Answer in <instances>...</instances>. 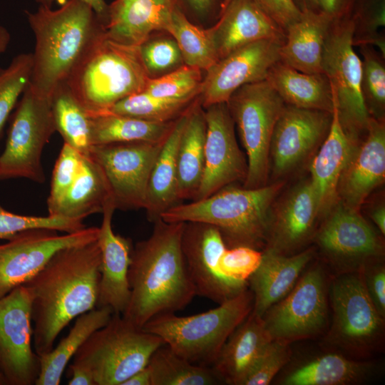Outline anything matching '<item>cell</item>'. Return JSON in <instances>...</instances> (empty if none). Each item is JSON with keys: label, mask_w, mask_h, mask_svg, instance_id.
Returning <instances> with one entry per match:
<instances>
[{"label": "cell", "mask_w": 385, "mask_h": 385, "mask_svg": "<svg viewBox=\"0 0 385 385\" xmlns=\"http://www.w3.org/2000/svg\"><path fill=\"white\" fill-rule=\"evenodd\" d=\"M101 260L98 239L68 246L23 284L30 297L33 343L38 356L51 351L73 319L96 307Z\"/></svg>", "instance_id": "obj_1"}, {"label": "cell", "mask_w": 385, "mask_h": 385, "mask_svg": "<svg viewBox=\"0 0 385 385\" xmlns=\"http://www.w3.org/2000/svg\"><path fill=\"white\" fill-rule=\"evenodd\" d=\"M154 223L150 236L133 247L128 270L130 297L122 316L138 328L183 309L196 295L182 250L185 222Z\"/></svg>", "instance_id": "obj_2"}, {"label": "cell", "mask_w": 385, "mask_h": 385, "mask_svg": "<svg viewBox=\"0 0 385 385\" xmlns=\"http://www.w3.org/2000/svg\"><path fill=\"white\" fill-rule=\"evenodd\" d=\"M26 14L35 36L29 86L51 98L104 34V24L82 0H67L56 9L39 6Z\"/></svg>", "instance_id": "obj_3"}, {"label": "cell", "mask_w": 385, "mask_h": 385, "mask_svg": "<svg viewBox=\"0 0 385 385\" xmlns=\"http://www.w3.org/2000/svg\"><path fill=\"white\" fill-rule=\"evenodd\" d=\"M276 183L256 188L227 185L211 195L177 204L160 217L168 222H202L217 227L227 247L247 246L257 250L267 244L270 207L282 188Z\"/></svg>", "instance_id": "obj_4"}, {"label": "cell", "mask_w": 385, "mask_h": 385, "mask_svg": "<svg viewBox=\"0 0 385 385\" xmlns=\"http://www.w3.org/2000/svg\"><path fill=\"white\" fill-rule=\"evenodd\" d=\"M150 79L138 46L101 36L66 82L90 113L107 111L132 94L143 91Z\"/></svg>", "instance_id": "obj_5"}, {"label": "cell", "mask_w": 385, "mask_h": 385, "mask_svg": "<svg viewBox=\"0 0 385 385\" xmlns=\"http://www.w3.org/2000/svg\"><path fill=\"white\" fill-rule=\"evenodd\" d=\"M253 300L247 288L207 312L185 317L159 314L142 329L160 337L187 361L211 366L230 335L252 312Z\"/></svg>", "instance_id": "obj_6"}, {"label": "cell", "mask_w": 385, "mask_h": 385, "mask_svg": "<svg viewBox=\"0 0 385 385\" xmlns=\"http://www.w3.org/2000/svg\"><path fill=\"white\" fill-rule=\"evenodd\" d=\"M163 340L113 313L78 349L73 362L92 375L95 385H122L145 367Z\"/></svg>", "instance_id": "obj_7"}, {"label": "cell", "mask_w": 385, "mask_h": 385, "mask_svg": "<svg viewBox=\"0 0 385 385\" xmlns=\"http://www.w3.org/2000/svg\"><path fill=\"white\" fill-rule=\"evenodd\" d=\"M226 104L247 157L244 187L265 186L273 131L286 104L266 79L240 87Z\"/></svg>", "instance_id": "obj_8"}, {"label": "cell", "mask_w": 385, "mask_h": 385, "mask_svg": "<svg viewBox=\"0 0 385 385\" xmlns=\"http://www.w3.org/2000/svg\"><path fill=\"white\" fill-rule=\"evenodd\" d=\"M354 26L350 16L334 19L322 54V71L332 90L341 125L356 143L366 134L370 115L361 91V61L354 48Z\"/></svg>", "instance_id": "obj_9"}, {"label": "cell", "mask_w": 385, "mask_h": 385, "mask_svg": "<svg viewBox=\"0 0 385 385\" xmlns=\"http://www.w3.org/2000/svg\"><path fill=\"white\" fill-rule=\"evenodd\" d=\"M56 131L51 98L36 93L29 84L17 104L0 155V180L23 178L43 183L41 155Z\"/></svg>", "instance_id": "obj_10"}, {"label": "cell", "mask_w": 385, "mask_h": 385, "mask_svg": "<svg viewBox=\"0 0 385 385\" xmlns=\"http://www.w3.org/2000/svg\"><path fill=\"white\" fill-rule=\"evenodd\" d=\"M272 339L290 343L319 334L327 325V294L319 267L300 276L290 292L262 317Z\"/></svg>", "instance_id": "obj_11"}, {"label": "cell", "mask_w": 385, "mask_h": 385, "mask_svg": "<svg viewBox=\"0 0 385 385\" xmlns=\"http://www.w3.org/2000/svg\"><path fill=\"white\" fill-rule=\"evenodd\" d=\"M165 140L91 147L87 155L102 169L116 209L145 208L150 173Z\"/></svg>", "instance_id": "obj_12"}, {"label": "cell", "mask_w": 385, "mask_h": 385, "mask_svg": "<svg viewBox=\"0 0 385 385\" xmlns=\"http://www.w3.org/2000/svg\"><path fill=\"white\" fill-rule=\"evenodd\" d=\"M38 228L21 232L0 245V298L23 285L37 273L58 250L96 240L98 227L59 235Z\"/></svg>", "instance_id": "obj_13"}, {"label": "cell", "mask_w": 385, "mask_h": 385, "mask_svg": "<svg viewBox=\"0 0 385 385\" xmlns=\"http://www.w3.org/2000/svg\"><path fill=\"white\" fill-rule=\"evenodd\" d=\"M333 324L330 340L352 350H365L382 334L384 319L370 299L360 271L343 272L330 289Z\"/></svg>", "instance_id": "obj_14"}, {"label": "cell", "mask_w": 385, "mask_h": 385, "mask_svg": "<svg viewBox=\"0 0 385 385\" xmlns=\"http://www.w3.org/2000/svg\"><path fill=\"white\" fill-rule=\"evenodd\" d=\"M31 300L24 285L0 298V374L7 385H34L40 357L33 351Z\"/></svg>", "instance_id": "obj_15"}, {"label": "cell", "mask_w": 385, "mask_h": 385, "mask_svg": "<svg viewBox=\"0 0 385 385\" xmlns=\"http://www.w3.org/2000/svg\"><path fill=\"white\" fill-rule=\"evenodd\" d=\"M227 248L219 230L202 222H185L182 250L196 295L221 304L248 288V282L231 279L220 270Z\"/></svg>", "instance_id": "obj_16"}, {"label": "cell", "mask_w": 385, "mask_h": 385, "mask_svg": "<svg viewBox=\"0 0 385 385\" xmlns=\"http://www.w3.org/2000/svg\"><path fill=\"white\" fill-rule=\"evenodd\" d=\"M283 43L263 39L252 42L218 60L205 72L199 100L203 108L226 103L240 87L265 80L280 60Z\"/></svg>", "instance_id": "obj_17"}, {"label": "cell", "mask_w": 385, "mask_h": 385, "mask_svg": "<svg viewBox=\"0 0 385 385\" xmlns=\"http://www.w3.org/2000/svg\"><path fill=\"white\" fill-rule=\"evenodd\" d=\"M204 110V171L192 200L205 198L235 181L245 180L247 173V162L239 148L235 125L226 103L210 105Z\"/></svg>", "instance_id": "obj_18"}, {"label": "cell", "mask_w": 385, "mask_h": 385, "mask_svg": "<svg viewBox=\"0 0 385 385\" xmlns=\"http://www.w3.org/2000/svg\"><path fill=\"white\" fill-rule=\"evenodd\" d=\"M329 214L317 241L342 273L360 271L382 254L381 241L359 210L338 202Z\"/></svg>", "instance_id": "obj_19"}, {"label": "cell", "mask_w": 385, "mask_h": 385, "mask_svg": "<svg viewBox=\"0 0 385 385\" xmlns=\"http://www.w3.org/2000/svg\"><path fill=\"white\" fill-rule=\"evenodd\" d=\"M332 113L285 105L273 131L270 160L277 176L301 163L327 136Z\"/></svg>", "instance_id": "obj_20"}, {"label": "cell", "mask_w": 385, "mask_h": 385, "mask_svg": "<svg viewBox=\"0 0 385 385\" xmlns=\"http://www.w3.org/2000/svg\"><path fill=\"white\" fill-rule=\"evenodd\" d=\"M385 178V125L370 116L364 140L349 158L338 185L339 202L359 210Z\"/></svg>", "instance_id": "obj_21"}, {"label": "cell", "mask_w": 385, "mask_h": 385, "mask_svg": "<svg viewBox=\"0 0 385 385\" xmlns=\"http://www.w3.org/2000/svg\"><path fill=\"white\" fill-rule=\"evenodd\" d=\"M116 209L113 198L103 211L98 242L101 250L100 280L96 307H109L122 314L130 297L128 270L132 252L131 240L113 232L112 219Z\"/></svg>", "instance_id": "obj_22"}, {"label": "cell", "mask_w": 385, "mask_h": 385, "mask_svg": "<svg viewBox=\"0 0 385 385\" xmlns=\"http://www.w3.org/2000/svg\"><path fill=\"white\" fill-rule=\"evenodd\" d=\"M218 60L252 42L272 39L284 43L285 31L255 0H230L209 27Z\"/></svg>", "instance_id": "obj_23"}, {"label": "cell", "mask_w": 385, "mask_h": 385, "mask_svg": "<svg viewBox=\"0 0 385 385\" xmlns=\"http://www.w3.org/2000/svg\"><path fill=\"white\" fill-rule=\"evenodd\" d=\"M175 8V0H114L108 6L105 33L118 42L139 46L151 34L167 31Z\"/></svg>", "instance_id": "obj_24"}, {"label": "cell", "mask_w": 385, "mask_h": 385, "mask_svg": "<svg viewBox=\"0 0 385 385\" xmlns=\"http://www.w3.org/2000/svg\"><path fill=\"white\" fill-rule=\"evenodd\" d=\"M313 255L312 249L289 256L265 248L258 267L248 279L254 298L252 312L262 317L270 307L284 297Z\"/></svg>", "instance_id": "obj_25"}, {"label": "cell", "mask_w": 385, "mask_h": 385, "mask_svg": "<svg viewBox=\"0 0 385 385\" xmlns=\"http://www.w3.org/2000/svg\"><path fill=\"white\" fill-rule=\"evenodd\" d=\"M329 130L311 166L310 183L317 197L319 215L329 213L338 203V185L352 153L359 143L346 134L334 103Z\"/></svg>", "instance_id": "obj_26"}, {"label": "cell", "mask_w": 385, "mask_h": 385, "mask_svg": "<svg viewBox=\"0 0 385 385\" xmlns=\"http://www.w3.org/2000/svg\"><path fill=\"white\" fill-rule=\"evenodd\" d=\"M318 215L317 200L309 180L295 188L272 218L265 248L287 255L299 247L310 236Z\"/></svg>", "instance_id": "obj_27"}, {"label": "cell", "mask_w": 385, "mask_h": 385, "mask_svg": "<svg viewBox=\"0 0 385 385\" xmlns=\"http://www.w3.org/2000/svg\"><path fill=\"white\" fill-rule=\"evenodd\" d=\"M271 340L262 318L251 312L230 335L211 366L223 384L242 385Z\"/></svg>", "instance_id": "obj_28"}, {"label": "cell", "mask_w": 385, "mask_h": 385, "mask_svg": "<svg viewBox=\"0 0 385 385\" xmlns=\"http://www.w3.org/2000/svg\"><path fill=\"white\" fill-rule=\"evenodd\" d=\"M334 19L319 11H305L285 31L280 61L307 73H323L322 62L325 39Z\"/></svg>", "instance_id": "obj_29"}, {"label": "cell", "mask_w": 385, "mask_h": 385, "mask_svg": "<svg viewBox=\"0 0 385 385\" xmlns=\"http://www.w3.org/2000/svg\"><path fill=\"white\" fill-rule=\"evenodd\" d=\"M266 80L286 105L329 113L333 111L332 90L324 73H304L279 60L270 68Z\"/></svg>", "instance_id": "obj_30"}, {"label": "cell", "mask_w": 385, "mask_h": 385, "mask_svg": "<svg viewBox=\"0 0 385 385\" xmlns=\"http://www.w3.org/2000/svg\"><path fill=\"white\" fill-rule=\"evenodd\" d=\"M190 108L175 120L162 145L150 173L144 209L148 219L153 222L163 212L178 204L180 201L177 153Z\"/></svg>", "instance_id": "obj_31"}, {"label": "cell", "mask_w": 385, "mask_h": 385, "mask_svg": "<svg viewBox=\"0 0 385 385\" xmlns=\"http://www.w3.org/2000/svg\"><path fill=\"white\" fill-rule=\"evenodd\" d=\"M206 120L199 97L190 108L177 153L179 200L193 199L202 180Z\"/></svg>", "instance_id": "obj_32"}, {"label": "cell", "mask_w": 385, "mask_h": 385, "mask_svg": "<svg viewBox=\"0 0 385 385\" xmlns=\"http://www.w3.org/2000/svg\"><path fill=\"white\" fill-rule=\"evenodd\" d=\"M113 312L109 307H96L78 316L56 346L39 356L40 371L35 385H58L66 366L78 349L96 330L105 326Z\"/></svg>", "instance_id": "obj_33"}, {"label": "cell", "mask_w": 385, "mask_h": 385, "mask_svg": "<svg viewBox=\"0 0 385 385\" xmlns=\"http://www.w3.org/2000/svg\"><path fill=\"white\" fill-rule=\"evenodd\" d=\"M91 146L128 142H160L175 120L150 121L107 111L90 113Z\"/></svg>", "instance_id": "obj_34"}, {"label": "cell", "mask_w": 385, "mask_h": 385, "mask_svg": "<svg viewBox=\"0 0 385 385\" xmlns=\"http://www.w3.org/2000/svg\"><path fill=\"white\" fill-rule=\"evenodd\" d=\"M111 198L109 185L101 167L90 156L83 155L77 178L56 216L83 220L92 214L103 212Z\"/></svg>", "instance_id": "obj_35"}, {"label": "cell", "mask_w": 385, "mask_h": 385, "mask_svg": "<svg viewBox=\"0 0 385 385\" xmlns=\"http://www.w3.org/2000/svg\"><path fill=\"white\" fill-rule=\"evenodd\" d=\"M56 130L64 143L87 155L91 147V116L66 83L59 85L51 96Z\"/></svg>", "instance_id": "obj_36"}, {"label": "cell", "mask_w": 385, "mask_h": 385, "mask_svg": "<svg viewBox=\"0 0 385 385\" xmlns=\"http://www.w3.org/2000/svg\"><path fill=\"white\" fill-rule=\"evenodd\" d=\"M366 364L337 354L322 355L289 374L285 385H344L359 381L367 372Z\"/></svg>", "instance_id": "obj_37"}, {"label": "cell", "mask_w": 385, "mask_h": 385, "mask_svg": "<svg viewBox=\"0 0 385 385\" xmlns=\"http://www.w3.org/2000/svg\"><path fill=\"white\" fill-rule=\"evenodd\" d=\"M147 366L151 374V385L223 384L212 366L192 364L165 343L154 351Z\"/></svg>", "instance_id": "obj_38"}, {"label": "cell", "mask_w": 385, "mask_h": 385, "mask_svg": "<svg viewBox=\"0 0 385 385\" xmlns=\"http://www.w3.org/2000/svg\"><path fill=\"white\" fill-rule=\"evenodd\" d=\"M167 32L176 41L185 64L205 72L218 61L210 28L192 24L177 7Z\"/></svg>", "instance_id": "obj_39"}, {"label": "cell", "mask_w": 385, "mask_h": 385, "mask_svg": "<svg viewBox=\"0 0 385 385\" xmlns=\"http://www.w3.org/2000/svg\"><path fill=\"white\" fill-rule=\"evenodd\" d=\"M198 97L190 99L162 98L143 91L123 98L105 111L150 121L170 122L185 113Z\"/></svg>", "instance_id": "obj_40"}, {"label": "cell", "mask_w": 385, "mask_h": 385, "mask_svg": "<svg viewBox=\"0 0 385 385\" xmlns=\"http://www.w3.org/2000/svg\"><path fill=\"white\" fill-rule=\"evenodd\" d=\"M361 91L369 115L384 120L385 56L370 45H361Z\"/></svg>", "instance_id": "obj_41"}, {"label": "cell", "mask_w": 385, "mask_h": 385, "mask_svg": "<svg viewBox=\"0 0 385 385\" xmlns=\"http://www.w3.org/2000/svg\"><path fill=\"white\" fill-rule=\"evenodd\" d=\"M138 47L150 78L166 75L185 64L176 41L165 31L151 34Z\"/></svg>", "instance_id": "obj_42"}, {"label": "cell", "mask_w": 385, "mask_h": 385, "mask_svg": "<svg viewBox=\"0 0 385 385\" xmlns=\"http://www.w3.org/2000/svg\"><path fill=\"white\" fill-rule=\"evenodd\" d=\"M32 66V53H23L0 69V140L11 111L30 83Z\"/></svg>", "instance_id": "obj_43"}, {"label": "cell", "mask_w": 385, "mask_h": 385, "mask_svg": "<svg viewBox=\"0 0 385 385\" xmlns=\"http://www.w3.org/2000/svg\"><path fill=\"white\" fill-rule=\"evenodd\" d=\"M350 17L354 46H372L385 56V0H356Z\"/></svg>", "instance_id": "obj_44"}, {"label": "cell", "mask_w": 385, "mask_h": 385, "mask_svg": "<svg viewBox=\"0 0 385 385\" xmlns=\"http://www.w3.org/2000/svg\"><path fill=\"white\" fill-rule=\"evenodd\" d=\"M205 72L186 64L156 78H150L143 90L152 96L168 99H190L199 96Z\"/></svg>", "instance_id": "obj_45"}, {"label": "cell", "mask_w": 385, "mask_h": 385, "mask_svg": "<svg viewBox=\"0 0 385 385\" xmlns=\"http://www.w3.org/2000/svg\"><path fill=\"white\" fill-rule=\"evenodd\" d=\"M86 227L83 220L61 216H33L13 213L0 204V240H9L21 232L31 229L47 228L69 233Z\"/></svg>", "instance_id": "obj_46"}, {"label": "cell", "mask_w": 385, "mask_h": 385, "mask_svg": "<svg viewBox=\"0 0 385 385\" xmlns=\"http://www.w3.org/2000/svg\"><path fill=\"white\" fill-rule=\"evenodd\" d=\"M83 155L74 148L63 143L53 170L47 199L48 215L56 216L60 205L77 178Z\"/></svg>", "instance_id": "obj_47"}, {"label": "cell", "mask_w": 385, "mask_h": 385, "mask_svg": "<svg viewBox=\"0 0 385 385\" xmlns=\"http://www.w3.org/2000/svg\"><path fill=\"white\" fill-rule=\"evenodd\" d=\"M290 343L272 339L265 346L242 385H267L289 361Z\"/></svg>", "instance_id": "obj_48"}, {"label": "cell", "mask_w": 385, "mask_h": 385, "mask_svg": "<svg viewBox=\"0 0 385 385\" xmlns=\"http://www.w3.org/2000/svg\"><path fill=\"white\" fill-rule=\"evenodd\" d=\"M262 257V251L250 247H227L220 257V268L227 277L248 282L258 267Z\"/></svg>", "instance_id": "obj_49"}, {"label": "cell", "mask_w": 385, "mask_h": 385, "mask_svg": "<svg viewBox=\"0 0 385 385\" xmlns=\"http://www.w3.org/2000/svg\"><path fill=\"white\" fill-rule=\"evenodd\" d=\"M225 0H175L176 7L192 24L209 28L220 17Z\"/></svg>", "instance_id": "obj_50"}, {"label": "cell", "mask_w": 385, "mask_h": 385, "mask_svg": "<svg viewBox=\"0 0 385 385\" xmlns=\"http://www.w3.org/2000/svg\"><path fill=\"white\" fill-rule=\"evenodd\" d=\"M366 292L379 314L385 317V269L381 265H367L360 270Z\"/></svg>", "instance_id": "obj_51"}, {"label": "cell", "mask_w": 385, "mask_h": 385, "mask_svg": "<svg viewBox=\"0 0 385 385\" xmlns=\"http://www.w3.org/2000/svg\"><path fill=\"white\" fill-rule=\"evenodd\" d=\"M260 8L284 31L300 16L292 0H255Z\"/></svg>", "instance_id": "obj_52"}, {"label": "cell", "mask_w": 385, "mask_h": 385, "mask_svg": "<svg viewBox=\"0 0 385 385\" xmlns=\"http://www.w3.org/2000/svg\"><path fill=\"white\" fill-rule=\"evenodd\" d=\"M319 9L334 19L351 16L356 0H317Z\"/></svg>", "instance_id": "obj_53"}, {"label": "cell", "mask_w": 385, "mask_h": 385, "mask_svg": "<svg viewBox=\"0 0 385 385\" xmlns=\"http://www.w3.org/2000/svg\"><path fill=\"white\" fill-rule=\"evenodd\" d=\"M39 6L52 7L53 4H59L60 5L65 3L67 0H34ZM89 4L98 16L100 17L103 24H105L108 6L105 0H82Z\"/></svg>", "instance_id": "obj_54"}, {"label": "cell", "mask_w": 385, "mask_h": 385, "mask_svg": "<svg viewBox=\"0 0 385 385\" xmlns=\"http://www.w3.org/2000/svg\"><path fill=\"white\" fill-rule=\"evenodd\" d=\"M71 375L68 381L69 385H95L93 378L91 373L84 367L76 364L71 363L69 366Z\"/></svg>", "instance_id": "obj_55"}, {"label": "cell", "mask_w": 385, "mask_h": 385, "mask_svg": "<svg viewBox=\"0 0 385 385\" xmlns=\"http://www.w3.org/2000/svg\"><path fill=\"white\" fill-rule=\"evenodd\" d=\"M122 385H151V374L148 366L130 376Z\"/></svg>", "instance_id": "obj_56"}, {"label": "cell", "mask_w": 385, "mask_h": 385, "mask_svg": "<svg viewBox=\"0 0 385 385\" xmlns=\"http://www.w3.org/2000/svg\"><path fill=\"white\" fill-rule=\"evenodd\" d=\"M371 219L376 225L380 232L385 234V208L380 205L374 209L371 212Z\"/></svg>", "instance_id": "obj_57"}, {"label": "cell", "mask_w": 385, "mask_h": 385, "mask_svg": "<svg viewBox=\"0 0 385 385\" xmlns=\"http://www.w3.org/2000/svg\"><path fill=\"white\" fill-rule=\"evenodd\" d=\"M297 9L301 11H320L317 0H292Z\"/></svg>", "instance_id": "obj_58"}, {"label": "cell", "mask_w": 385, "mask_h": 385, "mask_svg": "<svg viewBox=\"0 0 385 385\" xmlns=\"http://www.w3.org/2000/svg\"><path fill=\"white\" fill-rule=\"evenodd\" d=\"M11 40L9 31L3 26L0 25V54L7 48Z\"/></svg>", "instance_id": "obj_59"}, {"label": "cell", "mask_w": 385, "mask_h": 385, "mask_svg": "<svg viewBox=\"0 0 385 385\" xmlns=\"http://www.w3.org/2000/svg\"><path fill=\"white\" fill-rule=\"evenodd\" d=\"M0 385H7L6 379L4 378V376L0 374Z\"/></svg>", "instance_id": "obj_60"}, {"label": "cell", "mask_w": 385, "mask_h": 385, "mask_svg": "<svg viewBox=\"0 0 385 385\" xmlns=\"http://www.w3.org/2000/svg\"><path fill=\"white\" fill-rule=\"evenodd\" d=\"M230 1V0H225V1L223 10L225 9V6H227V4L229 3Z\"/></svg>", "instance_id": "obj_61"}]
</instances>
